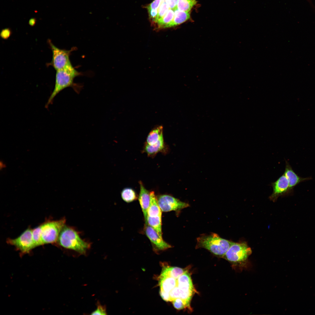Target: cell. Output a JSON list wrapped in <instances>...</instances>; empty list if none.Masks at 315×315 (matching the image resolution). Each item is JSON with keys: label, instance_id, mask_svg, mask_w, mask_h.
<instances>
[{"label": "cell", "instance_id": "obj_1", "mask_svg": "<svg viewBox=\"0 0 315 315\" xmlns=\"http://www.w3.org/2000/svg\"><path fill=\"white\" fill-rule=\"evenodd\" d=\"M81 74L73 67L71 63L64 68L56 71L54 89L45 105L47 108L52 104L55 97L62 90L68 87H71L77 94L80 91L82 86L74 82L76 77Z\"/></svg>", "mask_w": 315, "mask_h": 315}, {"label": "cell", "instance_id": "obj_2", "mask_svg": "<svg viewBox=\"0 0 315 315\" xmlns=\"http://www.w3.org/2000/svg\"><path fill=\"white\" fill-rule=\"evenodd\" d=\"M57 243L65 248L84 254L90 247L89 243L82 240L72 228L64 225L59 235Z\"/></svg>", "mask_w": 315, "mask_h": 315}, {"label": "cell", "instance_id": "obj_3", "mask_svg": "<svg viewBox=\"0 0 315 315\" xmlns=\"http://www.w3.org/2000/svg\"><path fill=\"white\" fill-rule=\"evenodd\" d=\"M232 242L220 237L216 234L212 233L198 237L196 247L205 249L215 255L223 258Z\"/></svg>", "mask_w": 315, "mask_h": 315}, {"label": "cell", "instance_id": "obj_4", "mask_svg": "<svg viewBox=\"0 0 315 315\" xmlns=\"http://www.w3.org/2000/svg\"><path fill=\"white\" fill-rule=\"evenodd\" d=\"M251 253V248L246 243L232 242L223 258L242 270L247 267L248 258Z\"/></svg>", "mask_w": 315, "mask_h": 315}, {"label": "cell", "instance_id": "obj_5", "mask_svg": "<svg viewBox=\"0 0 315 315\" xmlns=\"http://www.w3.org/2000/svg\"><path fill=\"white\" fill-rule=\"evenodd\" d=\"M65 222L66 219L63 218L59 220H48L40 225L43 245L57 243Z\"/></svg>", "mask_w": 315, "mask_h": 315}, {"label": "cell", "instance_id": "obj_6", "mask_svg": "<svg viewBox=\"0 0 315 315\" xmlns=\"http://www.w3.org/2000/svg\"><path fill=\"white\" fill-rule=\"evenodd\" d=\"M177 280L180 293L179 298L185 302L187 307L190 308V302L195 289L190 274L186 270Z\"/></svg>", "mask_w": 315, "mask_h": 315}, {"label": "cell", "instance_id": "obj_7", "mask_svg": "<svg viewBox=\"0 0 315 315\" xmlns=\"http://www.w3.org/2000/svg\"><path fill=\"white\" fill-rule=\"evenodd\" d=\"M52 54L51 62L47 65L52 66L56 70L62 69L71 63L69 56L72 50L60 49L55 46L50 40L48 41Z\"/></svg>", "mask_w": 315, "mask_h": 315}, {"label": "cell", "instance_id": "obj_8", "mask_svg": "<svg viewBox=\"0 0 315 315\" xmlns=\"http://www.w3.org/2000/svg\"><path fill=\"white\" fill-rule=\"evenodd\" d=\"M6 242L15 246L22 253H27L36 247L32 236V229L29 228L18 237L8 238Z\"/></svg>", "mask_w": 315, "mask_h": 315}, {"label": "cell", "instance_id": "obj_9", "mask_svg": "<svg viewBox=\"0 0 315 315\" xmlns=\"http://www.w3.org/2000/svg\"><path fill=\"white\" fill-rule=\"evenodd\" d=\"M157 200L161 211L164 212L171 211H179L189 206L188 204L182 202L168 195H160L157 198Z\"/></svg>", "mask_w": 315, "mask_h": 315}, {"label": "cell", "instance_id": "obj_10", "mask_svg": "<svg viewBox=\"0 0 315 315\" xmlns=\"http://www.w3.org/2000/svg\"><path fill=\"white\" fill-rule=\"evenodd\" d=\"M144 231L156 250L163 251L171 247V245L164 240L155 230L147 223H145Z\"/></svg>", "mask_w": 315, "mask_h": 315}, {"label": "cell", "instance_id": "obj_11", "mask_svg": "<svg viewBox=\"0 0 315 315\" xmlns=\"http://www.w3.org/2000/svg\"><path fill=\"white\" fill-rule=\"evenodd\" d=\"M271 186L273 191L270 198L273 201L276 200L280 196L292 192L290 188L288 181L284 174L276 181L272 183Z\"/></svg>", "mask_w": 315, "mask_h": 315}, {"label": "cell", "instance_id": "obj_12", "mask_svg": "<svg viewBox=\"0 0 315 315\" xmlns=\"http://www.w3.org/2000/svg\"><path fill=\"white\" fill-rule=\"evenodd\" d=\"M286 166L284 174L288 179L291 190L300 183L311 180V177L303 178L298 176L293 171L289 162L285 161Z\"/></svg>", "mask_w": 315, "mask_h": 315}, {"label": "cell", "instance_id": "obj_13", "mask_svg": "<svg viewBox=\"0 0 315 315\" xmlns=\"http://www.w3.org/2000/svg\"><path fill=\"white\" fill-rule=\"evenodd\" d=\"M139 183L140 190L138 198L144 216L146 223L147 220V211L150 204V193L144 187L141 181H140Z\"/></svg>", "mask_w": 315, "mask_h": 315}, {"label": "cell", "instance_id": "obj_14", "mask_svg": "<svg viewBox=\"0 0 315 315\" xmlns=\"http://www.w3.org/2000/svg\"><path fill=\"white\" fill-rule=\"evenodd\" d=\"M150 202L147 211V216L151 217H162V211L158 203L155 192H150Z\"/></svg>", "mask_w": 315, "mask_h": 315}, {"label": "cell", "instance_id": "obj_15", "mask_svg": "<svg viewBox=\"0 0 315 315\" xmlns=\"http://www.w3.org/2000/svg\"><path fill=\"white\" fill-rule=\"evenodd\" d=\"M177 279L169 276L160 277L159 284L160 290L169 293L177 286Z\"/></svg>", "mask_w": 315, "mask_h": 315}, {"label": "cell", "instance_id": "obj_16", "mask_svg": "<svg viewBox=\"0 0 315 315\" xmlns=\"http://www.w3.org/2000/svg\"><path fill=\"white\" fill-rule=\"evenodd\" d=\"M174 18L169 28L178 25L188 20L190 18L189 12L181 11L177 9L174 10Z\"/></svg>", "mask_w": 315, "mask_h": 315}, {"label": "cell", "instance_id": "obj_17", "mask_svg": "<svg viewBox=\"0 0 315 315\" xmlns=\"http://www.w3.org/2000/svg\"><path fill=\"white\" fill-rule=\"evenodd\" d=\"M164 147V144L163 135L159 141L153 145H149L146 144L145 146L144 150L148 155L152 156L161 151Z\"/></svg>", "mask_w": 315, "mask_h": 315}, {"label": "cell", "instance_id": "obj_18", "mask_svg": "<svg viewBox=\"0 0 315 315\" xmlns=\"http://www.w3.org/2000/svg\"><path fill=\"white\" fill-rule=\"evenodd\" d=\"M186 270L177 267H167L164 268L160 277L169 276L177 279Z\"/></svg>", "mask_w": 315, "mask_h": 315}, {"label": "cell", "instance_id": "obj_19", "mask_svg": "<svg viewBox=\"0 0 315 315\" xmlns=\"http://www.w3.org/2000/svg\"><path fill=\"white\" fill-rule=\"evenodd\" d=\"M174 15V10L169 9L164 16L155 24H157V28L162 29L169 28L173 20Z\"/></svg>", "mask_w": 315, "mask_h": 315}, {"label": "cell", "instance_id": "obj_20", "mask_svg": "<svg viewBox=\"0 0 315 315\" xmlns=\"http://www.w3.org/2000/svg\"><path fill=\"white\" fill-rule=\"evenodd\" d=\"M163 136V127L158 126L154 128L149 134L146 139V144L153 145L156 144Z\"/></svg>", "mask_w": 315, "mask_h": 315}, {"label": "cell", "instance_id": "obj_21", "mask_svg": "<svg viewBox=\"0 0 315 315\" xmlns=\"http://www.w3.org/2000/svg\"><path fill=\"white\" fill-rule=\"evenodd\" d=\"M157 232L158 235L162 237V217H151L147 216L146 223Z\"/></svg>", "mask_w": 315, "mask_h": 315}, {"label": "cell", "instance_id": "obj_22", "mask_svg": "<svg viewBox=\"0 0 315 315\" xmlns=\"http://www.w3.org/2000/svg\"><path fill=\"white\" fill-rule=\"evenodd\" d=\"M121 196L122 199L127 203L132 202L136 200L138 198L135 191L130 188H125L122 190Z\"/></svg>", "mask_w": 315, "mask_h": 315}, {"label": "cell", "instance_id": "obj_23", "mask_svg": "<svg viewBox=\"0 0 315 315\" xmlns=\"http://www.w3.org/2000/svg\"><path fill=\"white\" fill-rule=\"evenodd\" d=\"M197 3L196 0H178L177 9L181 11L189 12Z\"/></svg>", "mask_w": 315, "mask_h": 315}, {"label": "cell", "instance_id": "obj_24", "mask_svg": "<svg viewBox=\"0 0 315 315\" xmlns=\"http://www.w3.org/2000/svg\"><path fill=\"white\" fill-rule=\"evenodd\" d=\"M32 236L36 247L43 245L41 237L40 225L32 229Z\"/></svg>", "mask_w": 315, "mask_h": 315}, {"label": "cell", "instance_id": "obj_25", "mask_svg": "<svg viewBox=\"0 0 315 315\" xmlns=\"http://www.w3.org/2000/svg\"><path fill=\"white\" fill-rule=\"evenodd\" d=\"M169 9L165 1V0H162L161 3L159 7L158 15L154 23L156 24L159 20L163 18Z\"/></svg>", "mask_w": 315, "mask_h": 315}, {"label": "cell", "instance_id": "obj_26", "mask_svg": "<svg viewBox=\"0 0 315 315\" xmlns=\"http://www.w3.org/2000/svg\"><path fill=\"white\" fill-rule=\"evenodd\" d=\"M174 307L178 310H181L187 307L185 302L180 298H177L172 301Z\"/></svg>", "mask_w": 315, "mask_h": 315}, {"label": "cell", "instance_id": "obj_27", "mask_svg": "<svg viewBox=\"0 0 315 315\" xmlns=\"http://www.w3.org/2000/svg\"><path fill=\"white\" fill-rule=\"evenodd\" d=\"M105 306L98 303L97 309L91 314V315L107 314Z\"/></svg>", "mask_w": 315, "mask_h": 315}, {"label": "cell", "instance_id": "obj_28", "mask_svg": "<svg viewBox=\"0 0 315 315\" xmlns=\"http://www.w3.org/2000/svg\"><path fill=\"white\" fill-rule=\"evenodd\" d=\"M162 1V0H154L147 6V10L158 9Z\"/></svg>", "mask_w": 315, "mask_h": 315}, {"label": "cell", "instance_id": "obj_29", "mask_svg": "<svg viewBox=\"0 0 315 315\" xmlns=\"http://www.w3.org/2000/svg\"><path fill=\"white\" fill-rule=\"evenodd\" d=\"M147 10L150 19L151 20L152 22L154 23L158 15V9Z\"/></svg>", "mask_w": 315, "mask_h": 315}, {"label": "cell", "instance_id": "obj_30", "mask_svg": "<svg viewBox=\"0 0 315 315\" xmlns=\"http://www.w3.org/2000/svg\"><path fill=\"white\" fill-rule=\"evenodd\" d=\"M11 34V31L9 28H6L2 29L1 32L0 36L4 39L8 38Z\"/></svg>", "mask_w": 315, "mask_h": 315}, {"label": "cell", "instance_id": "obj_31", "mask_svg": "<svg viewBox=\"0 0 315 315\" xmlns=\"http://www.w3.org/2000/svg\"><path fill=\"white\" fill-rule=\"evenodd\" d=\"M178 0H165L169 8L173 10L177 9V5Z\"/></svg>", "mask_w": 315, "mask_h": 315}, {"label": "cell", "instance_id": "obj_32", "mask_svg": "<svg viewBox=\"0 0 315 315\" xmlns=\"http://www.w3.org/2000/svg\"><path fill=\"white\" fill-rule=\"evenodd\" d=\"M160 294L162 298L165 301H171L169 293L160 290Z\"/></svg>", "mask_w": 315, "mask_h": 315}, {"label": "cell", "instance_id": "obj_33", "mask_svg": "<svg viewBox=\"0 0 315 315\" xmlns=\"http://www.w3.org/2000/svg\"><path fill=\"white\" fill-rule=\"evenodd\" d=\"M36 22V20L35 18H32L30 19L29 21V23L31 26H34Z\"/></svg>", "mask_w": 315, "mask_h": 315}, {"label": "cell", "instance_id": "obj_34", "mask_svg": "<svg viewBox=\"0 0 315 315\" xmlns=\"http://www.w3.org/2000/svg\"><path fill=\"white\" fill-rule=\"evenodd\" d=\"M6 167V165L3 161H1L0 162V168L1 170H3Z\"/></svg>", "mask_w": 315, "mask_h": 315}]
</instances>
